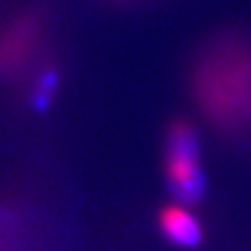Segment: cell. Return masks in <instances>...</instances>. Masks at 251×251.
I'll return each mask as SVG.
<instances>
[{"mask_svg": "<svg viewBox=\"0 0 251 251\" xmlns=\"http://www.w3.org/2000/svg\"><path fill=\"white\" fill-rule=\"evenodd\" d=\"M168 176L185 202H194L202 194L204 176L197 166V138L187 122H178L169 131Z\"/></svg>", "mask_w": 251, "mask_h": 251, "instance_id": "obj_1", "label": "cell"}, {"mask_svg": "<svg viewBox=\"0 0 251 251\" xmlns=\"http://www.w3.org/2000/svg\"><path fill=\"white\" fill-rule=\"evenodd\" d=\"M162 234L178 246L194 248L202 239V228L197 218L181 204H171L159 216Z\"/></svg>", "mask_w": 251, "mask_h": 251, "instance_id": "obj_2", "label": "cell"}, {"mask_svg": "<svg viewBox=\"0 0 251 251\" xmlns=\"http://www.w3.org/2000/svg\"><path fill=\"white\" fill-rule=\"evenodd\" d=\"M56 84H58V74H56L54 70H47V72H44L42 78H40L39 91H44V93L51 94V91L56 87Z\"/></svg>", "mask_w": 251, "mask_h": 251, "instance_id": "obj_3", "label": "cell"}]
</instances>
